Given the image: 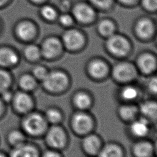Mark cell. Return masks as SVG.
Returning a JSON list of instances; mask_svg holds the SVG:
<instances>
[{"mask_svg": "<svg viewBox=\"0 0 157 157\" xmlns=\"http://www.w3.org/2000/svg\"><path fill=\"white\" fill-rule=\"evenodd\" d=\"M22 126L26 132L30 135L37 136L44 131L46 123L40 115L37 113H31L25 117Z\"/></svg>", "mask_w": 157, "mask_h": 157, "instance_id": "obj_1", "label": "cell"}, {"mask_svg": "<svg viewBox=\"0 0 157 157\" xmlns=\"http://www.w3.org/2000/svg\"><path fill=\"white\" fill-rule=\"evenodd\" d=\"M44 87L52 92H58L63 90L67 84V78L61 72L47 73L42 80Z\"/></svg>", "mask_w": 157, "mask_h": 157, "instance_id": "obj_2", "label": "cell"}, {"mask_svg": "<svg viewBox=\"0 0 157 157\" xmlns=\"http://www.w3.org/2000/svg\"><path fill=\"white\" fill-rule=\"evenodd\" d=\"M109 50L117 56H124L129 50V43L127 40L119 35H111L107 42Z\"/></svg>", "mask_w": 157, "mask_h": 157, "instance_id": "obj_3", "label": "cell"}, {"mask_svg": "<svg viewBox=\"0 0 157 157\" xmlns=\"http://www.w3.org/2000/svg\"><path fill=\"white\" fill-rule=\"evenodd\" d=\"M18 61V55L12 48L6 45L0 46V67H12Z\"/></svg>", "mask_w": 157, "mask_h": 157, "instance_id": "obj_4", "label": "cell"}, {"mask_svg": "<svg viewBox=\"0 0 157 157\" xmlns=\"http://www.w3.org/2000/svg\"><path fill=\"white\" fill-rule=\"evenodd\" d=\"M113 75L118 80L126 82L131 80L136 75V71L134 67L126 63H121L117 64L113 69Z\"/></svg>", "mask_w": 157, "mask_h": 157, "instance_id": "obj_5", "label": "cell"}, {"mask_svg": "<svg viewBox=\"0 0 157 157\" xmlns=\"http://www.w3.org/2000/svg\"><path fill=\"white\" fill-rule=\"evenodd\" d=\"M46 140L50 146L54 148H61L64 145L66 141L64 132L61 128L53 126L47 133Z\"/></svg>", "mask_w": 157, "mask_h": 157, "instance_id": "obj_6", "label": "cell"}, {"mask_svg": "<svg viewBox=\"0 0 157 157\" xmlns=\"http://www.w3.org/2000/svg\"><path fill=\"white\" fill-rule=\"evenodd\" d=\"M12 102L15 109L20 113L28 112L32 106L31 98L25 92H18L13 94Z\"/></svg>", "mask_w": 157, "mask_h": 157, "instance_id": "obj_7", "label": "cell"}, {"mask_svg": "<svg viewBox=\"0 0 157 157\" xmlns=\"http://www.w3.org/2000/svg\"><path fill=\"white\" fill-rule=\"evenodd\" d=\"M63 40L67 48L77 49L82 45L84 39L79 31L75 29H69L63 34Z\"/></svg>", "mask_w": 157, "mask_h": 157, "instance_id": "obj_8", "label": "cell"}, {"mask_svg": "<svg viewBox=\"0 0 157 157\" xmlns=\"http://www.w3.org/2000/svg\"><path fill=\"white\" fill-rule=\"evenodd\" d=\"M73 15L75 19L81 23L90 22L94 18L93 9L86 4H78L73 9Z\"/></svg>", "mask_w": 157, "mask_h": 157, "instance_id": "obj_9", "label": "cell"}, {"mask_svg": "<svg viewBox=\"0 0 157 157\" xmlns=\"http://www.w3.org/2000/svg\"><path fill=\"white\" fill-rule=\"evenodd\" d=\"M72 124L74 129L78 133H86L90 130L92 121L89 116L83 113H77L72 118Z\"/></svg>", "mask_w": 157, "mask_h": 157, "instance_id": "obj_10", "label": "cell"}, {"mask_svg": "<svg viewBox=\"0 0 157 157\" xmlns=\"http://www.w3.org/2000/svg\"><path fill=\"white\" fill-rule=\"evenodd\" d=\"M61 48V45L59 41L56 38L51 37L43 43L40 52L45 58H52L59 53Z\"/></svg>", "mask_w": 157, "mask_h": 157, "instance_id": "obj_11", "label": "cell"}, {"mask_svg": "<svg viewBox=\"0 0 157 157\" xmlns=\"http://www.w3.org/2000/svg\"><path fill=\"white\" fill-rule=\"evenodd\" d=\"M35 33L34 26L29 21H21L15 28V34L19 39L23 40H28L32 39Z\"/></svg>", "mask_w": 157, "mask_h": 157, "instance_id": "obj_12", "label": "cell"}, {"mask_svg": "<svg viewBox=\"0 0 157 157\" xmlns=\"http://www.w3.org/2000/svg\"><path fill=\"white\" fill-rule=\"evenodd\" d=\"M9 157H39V154L35 147L24 143L13 147Z\"/></svg>", "mask_w": 157, "mask_h": 157, "instance_id": "obj_13", "label": "cell"}, {"mask_svg": "<svg viewBox=\"0 0 157 157\" xmlns=\"http://www.w3.org/2000/svg\"><path fill=\"white\" fill-rule=\"evenodd\" d=\"M138 66L142 72L149 74L156 67V59L150 54H144L138 59Z\"/></svg>", "mask_w": 157, "mask_h": 157, "instance_id": "obj_14", "label": "cell"}, {"mask_svg": "<svg viewBox=\"0 0 157 157\" xmlns=\"http://www.w3.org/2000/svg\"><path fill=\"white\" fill-rule=\"evenodd\" d=\"M136 31L140 37L148 38L153 33V25L148 19H142L136 25Z\"/></svg>", "mask_w": 157, "mask_h": 157, "instance_id": "obj_15", "label": "cell"}, {"mask_svg": "<svg viewBox=\"0 0 157 157\" xmlns=\"http://www.w3.org/2000/svg\"><path fill=\"white\" fill-rule=\"evenodd\" d=\"M131 130L134 136L137 137H143L148 132V123L145 118H140L134 121L132 123L131 126Z\"/></svg>", "mask_w": 157, "mask_h": 157, "instance_id": "obj_16", "label": "cell"}, {"mask_svg": "<svg viewBox=\"0 0 157 157\" xmlns=\"http://www.w3.org/2000/svg\"><path fill=\"white\" fill-rule=\"evenodd\" d=\"M99 140L94 135H89L83 140L84 149L89 153L94 154L98 152L99 148Z\"/></svg>", "mask_w": 157, "mask_h": 157, "instance_id": "obj_17", "label": "cell"}, {"mask_svg": "<svg viewBox=\"0 0 157 157\" xmlns=\"http://www.w3.org/2000/svg\"><path fill=\"white\" fill-rule=\"evenodd\" d=\"M107 66L104 63L101 61H94L92 62L88 67L90 74L95 78H101L107 72Z\"/></svg>", "mask_w": 157, "mask_h": 157, "instance_id": "obj_18", "label": "cell"}, {"mask_svg": "<svg viewBox=\"0 0 157 157\" xmlns=\"http://www.w3.org/2000/svg\"><path fill=\"white\" fill-rule=\"evenodd\" d=\"M134 152L137 157H149L152 153V146L148 142L141 141L134 145Z\"/></svg>", "mask_w": 157, "mask_h": 157, "instance_id": "obj_19", "label": "cell"}, {"mask_svg": "<svg viewBox=\"0 0 157 157\" xmlns=\"http://www.w3.org/2000/svg\"><path fill=\"white\" fill-rule=\"evenodd\" d=\"M141 112L147 118L155 119L156 117L157 105L155 102L148 101L141 104L140 107Z\"/></svg>", "mask_w": 157, "mask_h": 157, "instance_id": "obj_20", "label": "cell"}, {"mask_svg": "<svg viewBox=\"0 0 157 157\" xmlns=\"http://www.w3.org/2000/svg\"><path fill=\"white\" fill-rule=\"evenodd\" d=\"M7 140L9 144L13 147H15L25 143V136L21 131L13 130L9 132Z\"/></svg>", "mask_w": 157, "mask_h": 157, "instance_id": "obj_21", "label": "cell"}, {"mask_svg": "<svg viewBox=\"0 0 157 157\" xmlns=\"http://www.w3.org/2000/svg\"><path fill=\"white\" fill-rule=\"evenodd\" d=\"M99 157H121V151L115 145H108L99 152Z\"/></svg>", "mask_w": 157, "mask_h": 157, "instance_id": "obj_22", "label": "cell"}, {"mask_svg": "<svg viewBox=\"0 0 157 157\" xmlns=\"http://www.w3.org/2000/svg\"><path fill=\"white\" fill-rule=\"evenodd\" d=\"M11 77L5 68L0 67V94L9 89L11 85Z\"/></svg>", "mask_w": 157, "mask_h": 157, "instance_id": "obj_23", "label": "cell"}, {"mask_svg": "<svg viewBox=\"0 0 157 157\" xmlns=\"http://www.w3.org/2000/svg\"><path fill=\"white\" fill-rule=\"evenodd\" d=\"M18 84L20 87L23 90L30 91L34 88L36 82L33 76L28 74H25L20 78Z\"/></svg>", "mask_w": 157, "mask_h": 157, "instance_id": "obj_24", "label": "cell"}, {"mask_svg": "<svg viewBox=\"0 0 157 157\" xmlns=\"http://www.w3.org/2000/svg\"><path fill=\"white\" fill-rule=\"evenodd\" d=\"M74 103L79 109H84L90 105V98L86 94L84 93H80L75 96Z\"/></svg>", "mask_w": 157, "mask_h": 157, "instance_id": "obj_25", "label": "cell"}, {"mask_svg": "<svg viewBox=\"0 0 157 157\" xmlns=\"http://www.w3.org/2000/svg\"><path fill=\"white\" fill-rule=\"evenodd\" d=\"M99 33L105 36H110L113 34L114 31L113 24L109 20H102L98 26Z\"/></svg>", "mask_w": 157, "mask_h": 157, "instance_id": "obj_26", "label": "cell"}, {"mask_svg": "<svg viewBox=\"0 0 157 157\" xmlns=\"http://www.w3.org/2000/svg\"><path fill=\"white\" fill-rule=\"evenodd\" d=\"M137 108L134 105H125L120 109V115L126 120L132 119L137 113Z\"/></svg>", "mask_w": 157, "mask_h": 157, "instance_id": "obj_27", "label": "cell"}, {"mask_svg": "<svg viewBox=\"0 0 157 157\" xmlns=\"http://www.w3.org/2000/svg\"><path fill=\"white\" fill-rule=\"evenodd\" d=\"M41 54L39 48L35 45H29L24 50V55L28 59L34 60L37 59Z\"/></svg>", "mask_w": 157, "mask_h": 157, "instance_id": "obj_28", "label": "cell"}, {"mask_svg": "<svg viewBox=\"0 0 157 157\" xmlns=\"http://www.w3.org/2000/svg\"><path fill=\"white\" fill-rule=\"evenodd\" d=\"M138 94V92L136 88L132 86H128L124 87L121 92V95L122 98L127 101H131L134 99Z\"/></svg>", "mask_w": 157, "mask_h": 157, "instance_id": "obj_29", "label": "cell"}, {"mask_svg": "<svg viewBox=\"0 0 157 157\" xmlns=\"http://www.w3.org/2000/svg\"><path fill=\"white\" fill-rule=\"evenodd\" d=\"M47 120L52 123H55L59 121L61 119V115L59 112L53 109H50L47 110L45 113Z\"/></svg>", "mask_w": 157, "mask_h": 157, "instance_id": "obj_30", "label": "cell"}, {"mask_svg": "<svg viewBox=\"0 0 157 157\" xmlns=\"http://www.w3.org/2000/svg\"><path fill=\"white\" fill-rule=\"evenodd\" d=\"M41 13L42 16L47 20H53L56 16V12L55 10L49 6H45L43 7L41 10Z\"/></svg>", "mask_w": 157, "mask_h": 157, "instance_id": "obj_31", "label": "cell"}, {"mask_svg": "<svg viewBox=\"0 0 157 157\" xmlns=\"http://www.w3.org/2000/svg\"><path fill=\"white\" fill-rule=\"evenodd\" d=\"M33 75L34 76L40 80H43L46 75L47 74V72L46 71V69L42 66H37L33 69Z\"/></svg>", "mask_w": 157, "mask_h": 157, "instance_id": "obj_32", "label": "cell"}, {"mask_svg": "<svg viewBox=\"0 0 157 157\" xmlns=\"http://www.w3.org/2000/svg\"><path fill=\"white\" fill-rule=\"evenodd\" d=\"M90 1L94 5L101 9H105L109 7L110 6L112 2V0H90Z\"/></svg>", "mask_w": 157, "mask_h": 157, "instance_id": "obj_33", "label": "cell"}, {"mask_svg": "<svg viewBox=\"0 0 157 157\" xmlns=\"http://www.w3.org/2000/svg\"><path fill=\"white\" fill-rule=\"evenodd\" d=\"M1 99L4 102H9L12 101L13 94L9 90V89L4 91L0 94Z\"/></svg>", "mask_w": 157, "mask_h": 157, "instance_id": "obj_34", "label": "cell"}, {"mask_svg": "<svg viewBox=\"0 0 157 157\" xmlns=\"http://www.w3.org/2000/svg\"><path fill=\"white\" fill-rule=\"evenodd\" d=\"M142 4L148 10H155L157 7V0H142Z\"/></svg>", "mask_w": 157, "mask_h": 157, "instance_id": "obj_35", "label": "cell"}, {"mask_svg": "<svg viewBox=\"0 0 157 157\" xmlns=\"http://www.w3.org/2000/svg\"><path fill=\"white\" fill-rule=\"evenodd\" d=\"M59 21L62 25L69 26L72 23V18L68 14H63L59 17Z\"/></svg>", "mask_w": 157, "mask_h": 157, "instance_id": "obj_36", "label": "cell"}, {"mask_svg": "<svg viewBox=\"0 0 157 157\" xmlns=\"http://www.w3.org/2000/svg\"><path fill=\"white\" fill-rule=\"evenodd\" d=\"M148 87L149 90L153 93H156L157 91V81L156 77H153L148 82Z\"/></svg>", "mask_w": 157, "mask_h": 157, "instance_id": "obj_37", "label": "cell"}, {"mask_svg": "<svg viewBox=\"0 0 157 157\" xmlns=\"http://www.w3.org/2000/svg\"><path fill=\"white\" fill-rule=\"evenodd\" d=\"M43 157H60V156L56 152H54L52 151H48L44 154Z\"/></svg>", "mask_w": 157, "mask_h": 157, "instance_id": "obj_38", "label": "cell"}, {"mask_svg": "<svg viewBox=\"0 0 157 157\" xmlns=\"http://www.w3.org/2000/svg\"><path fill=\"white\" fill-rule=\"evenodd\" d=\"M11 0H0V9L6 7L9 4Z\"/></svg>", "mask_w": 157, "mask_h": 157, "instance_id": "obj_39", "label": "cell"}, {"mask_svg": "<svg viewBox=\"0 0 157 157\" xmlns=\"http://www.w3.org/2000/svg\"><path fill=\"white\" fill-rule=\"evenodd\" d=\"M4 110V102L0 98V117L2 115Z\"/></svg>", "mask_w": 157, "mask_h": 157, "instance_id": "obj_40", "label": "cell"}, {"mask_svg": "<svg viewBox=\"0 0 157 157\" xmlns=\"http://www.w3.org/2000/svg\"><path fill=\"white\" fill-rule=\"evenodd\" d=\"M120 1H121V2L124 3V4H132L134 3L136 0H119Z\"/></svg>", "mask_w": 157, "mask_h": 157, "instance_id": "obj_41", "label": "cell"}, {"mask_svg": "<svg viewBox=\"0 0 157 157\" xmlns=\"http://www.w3.org/2000/svg\"><path fill=\"white\" fill-rule=\"evenodd\" d=\"M31 1H33V2H40L43 1L44 0H31Z\"/></svg>", "mask_w": 157, "mask_h": 157, "instance_id": "obj_42", "label": "cell"}, {"mask_svg": "<svg viewBox=\"0 0 157 157\" xmlns=\"http://www.w3.org/2000/svg\"><path fill=\"white\" fill-rule=\"evenodd\" d=\"M0 157H6V156H5V155L3 153L0 151Z\"/></svg>", "mask_w": 157, "mask_h": 157, "instance_id": "obj_43", "label": "cell"}, {"mask_svg": "<svg viewBox=\"0 0 157 157\" xmlns=\"http://www.w3.org/2000/svg\"><path fill=\"white\" fill-rule=\"evenodd\" d=\"M1 23H0V33H1Z\"/></svg>", "mask_w": 157, "mask_h": 157, "instance_id": "obj_44", "label": "cell"}]
</instances>
